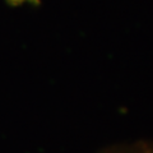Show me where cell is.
<instances>
[{
	"instance_id": "6da1fadb",
	"label": "cell",
	"mask_w": 153,
	"mask_h": 153,
	"mask_svg": "<svg viewBox=\"0 0 153 153\" xmlns=\"http://www.w3.org/2000/svg\"><path fill=\"white\" fill-rule=\"evenodd\" d=\"M102 153H153V146L147 142H133L108 147Z\"/></svg>"
}]
</instances>
